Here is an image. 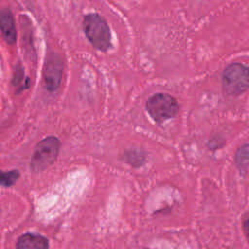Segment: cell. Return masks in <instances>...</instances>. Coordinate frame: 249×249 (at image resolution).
<instances>
[{
    "label": "cell",
    "instance_id": "cell-9",
    "mask_svg": "<svg viewBox=\"0 0 249 249\" xmlns=\"http://www.w3.org/2000/svg\"><path fill=\"white\" fill-rule=\"evenodd\" d=\"M19 177V173L18 170L11 171H2L0 170V185L4 187H10L14 185Z\"/></svg>",
    "mask_w": 249,
    "mask_h": 249
},
{
    "label": "cell",
    "instance_id": "cell-7",
    "mask_svg": "<svg viewBox=\"0 0 249 249\" xmlns=\"http://www.w3.org/2000/svg\"><path fill=\"white\" fill-rule=\"evenodd\" d=\"M17 249H49L48 239L36 233H24L17 241Z\"/></svg>",
    "mask_w": 249,
    "mask_h": 249
},
{
    "label": "cell",
    "instance_id": "cell-5",
    "mask_svg": "<svg viewBox=\"0 0 249 249\" xmlns=\"http://www.w3.org/2000/svg\"><path fill=\"white\" fill-rule=\"evenodd\" d=\"M63 74V63L61 58L57 54H51L46 62L44 67V84L45 88L49 90H55L62 79Z\"/></svg>",
    "mask_w": 249,
    "mask_h": 249
},
{
    "label": "cell",
    "instance_id": "cell-3",
    "mask_svg": "<svg viewBox=\"0 0 249 249\" xmlns=\"http://www.w3.org/2000/svg\"><path fill=\"white\" fill-rule=\"evenodd\" d=\"M249 87V68L241 63L229 65L223 73L224 90L231 95H238Z\"/></svg>",
    "mask_w": 249,
    "mask_h": 249
},
{
    "label": "cell",
    "instance_id": "cell-6",
    "mask_svg": "<svg viewBox=\"0 0 249 249\" xmlns=\"http://www.w3.org/2000/svg\"><path fill=\"white\" fill-rule=\"evenodd\" d=\"M0 29L5 41L14 45L17 41V29L13 14L9 9L0 10Z\"/></svg>",
    "mask_w": 249,
    "mask_h": 249
},
{
    "label": "cell",
    "instance_id": "cell-2",
    "mask_svg": "<svg viewBox=\"0 0 249 249\" xmlns=\"http://www.w3.org/2000/svg\"><path fill=\"white\" fill-rule=\"evenodd\" d=\"M59 151V141L56 137L49 136L41 140L35 147L31 160L30 168L33 171H42L53 164Z\"/></svg>",
    "mask_w": 249,
    "mask_h": 249
},
{
    "label": "cell",
    "instance_id": "cell-12",
    "mask_svg": "<svg viewBox=\"0 0 249 249\" xmlns=\"http://www.w3.org/2000/svg\"><path fill=\"white\" fill-rule=\"evenodd\" d=\"M146 249H147V248H146Z\"/></svg>",
    "mask_w": 249,
    "mask_h": 249
},
{
    "label": "cell",
    "instance_id": "cell-8",
    "mask_svg": "<svg viewBox=\"0 0 249 249\" xmlns=\"http://www.w3.org/2000/svg\"><path fill=\"white\" fill-rule=\"evenodd\" d=\"M236 164L240 170H246L249 166V144L243 145L237 151Z\"/></svg>",
    "mask_w": 249,
    "mask_h": 249
},
{
    "label": "cell",
    "instance_id": "cell-11",
    "mask_svg": "<svg viewBox=\"0 0 249 249\" xmlns=\"http://www.w3.org/2000/svg\"><path fill=\"white\" fill-rule=\"evenodd\" d=\"M243 231H244V233H245V235H246V237L249 241V219L245 220L244 223H243Z\"/></svg>",
    "mask_w": 249,
    "mask_h": 249
},
{
    "label": "cell",
    "instance_id": "cell-1",
    "mask_svg": "<svg viewBox=\"0 0 249 249\" xmlns=\"http://www.w3.org/2000/svg\"><path fill=\"white\" fill-rule=\"evenodd\" d=\"M83 28L91 45L99 51H107L111 46V32L105 19L97 14L84 18Z\"/></svg>",
    "mask_w": 249,
    "mask_h": 249
},
{
    "label": "cell",
    "instance_id": "cell-10",
    "mask_svg": "<svg viewBox=\"0 0 249 249\" xmlns=\"http://www.w3.org/2000/svg\"><path fill=\"white\" fill-rule=\"evenodd\" d=\"M23 78V71L22 68L20 67V65H18L16 67V71H15V75H14V79H13V83L14 85H18L19 82L22 80Z\"/></svg>",
    "mask_w": 249,
    "mask_h": 249
},
{
    "label": "cell",
    "instance_id": "cell-4",
    "mask_svg": "<svg viewBox=\"0 0 249 249\" xmlns=\"http://www.w3.org/2000/svg\"><path fill=\"white\" fill-rule=\"evenodd\" d=\"M147 111L157 123H162L178 112L177 101L169 94L156 93L147 101Z\"/></svg>",
    "mask_w": 249,
    "mask_h": 249
}]
</instances>
